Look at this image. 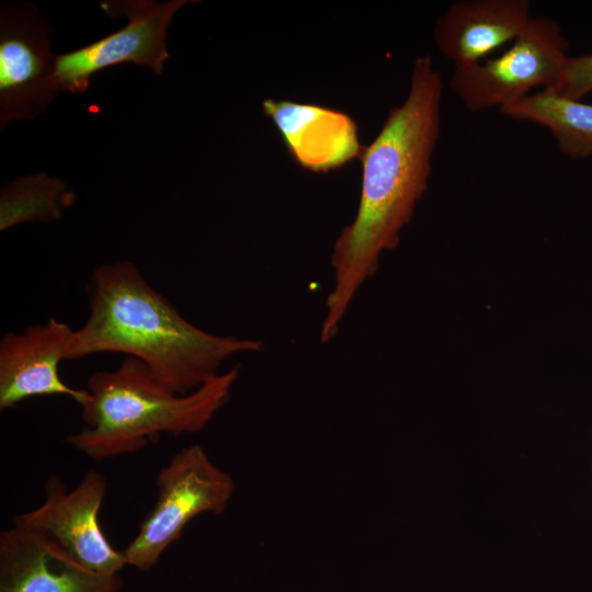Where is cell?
<instances>
[{
    "instance_id": "9",
    "label": "cell",
    "mask_w": 592,
    "mask_h": 592,
    "mask_svg": "<svg viewBox=\"0 0 592 592\" xmlns=\"http://www.w3.org/2000/svg\"><path fill=\"white\" fill-rule=\"evenodd\" d=\"M73 338L75 330L53 317L22 333L7 332L0 341V410L54 395L70 397L81 407L88 390L68 386L59 375V364L70 360Z\"/></svg>"
},
{
    "instance_id": "6",
    "label": "cell",
    "mask_w": 592,
    "mask_h": 592,
    "mask_svg": "<svg viewBox=\"0 0 592 592\" xmlns=\"http://www.w3.org/2000/svg\"><path fill=\"white\" fill-rule=\"evenodd\" d=\"M190 1L106 0L101 9L110 16L124 15L127 24L83 47L53 55L50 84L56 93H84L98 71L125 62L148 67L161 75L170 57L166 37L175 13Z\"/></svg>"
},
{
    "instance_id": "12",
    "label": "cell",
    "mask_w": 592,
    "mask_h": 592,
    "mask_svg": "<svg viewBox=\"0 0 592 592\" xmlns=\"http://www.w3.org/2000/svg\"><path fill=\"white\" fill-rule=\"evenodd\" d=\"M527 0H465L449 5L434 26L437 49L455 67L482 61L513 42L532 19Z\"/></svg>"
},
{
    "instance_id": "15",
    "label": "cell",
    "mask_w": 592,
    "mask_h": 592,
    "mask_svg": "<svg viewBox=\"0 0 592 592\" xmlns=\"http://www.w3.org/2000/svg\"><path fill=\"white\" fill-rule=\"evenodd\" d=\"M550 91L573 101L592 92V54L569 56L559 83Z\"/></svg>"
},
{
    "instance_id": "2",
    "label": "cell",
    "mask_w": 592,
    "mask_h": 592,
    "mask_svg": "<svg viewBox=\"0 0 592 592\" xmlns=\"http://www.w3.org/2000/svg\"><path fill=\"white\" fill-rule=\"evenodd\" d=\"M89 315L75 330L70 360L118 352L143 362L178 395L219 375L235 354L259 352L263 342L205 331L183 318L129 261L96 267L88 284Z\"/></svg>"
},
{
    "instance_id": "8",
    "label": "cell",
    "mask_w": 592,
    "mask_h": 592,
    "mask_svg": "<svg viewBox=\"0 0 592 592\" xmlns=\"http://www.w3.org/2000/svg\"><path fill=\"white\" fill-rule=\"evenodd\" d=\"M53 27L27 3L5 4L0 14V127L33 119L56 96L50 84Z\"/></svg>"
},
{
    "instance_id": "7",
    "label": "cell",
    "mask_w": 592,
    "mask_h": 592,
    "mask_svg": "<svg viewBox=\"0 0 592 592\" xmlns=\"http://www.w3.org/2000/svg\"><path fill=\"white\" fill-rule=\"evenodd\" d=\"M106 487L105 477L96 469H89L73 489L50 476L43 503L14 516L13 525L52 536L76 562L92 572L119 573L126 566L124 554L111 545L99 523Z\"/></svg>"
},
{
    "instance_id": "10",
    "label": "cell",
    "mask_w": 592,
    "mask_h": 592,
    "mask_svg": "<svg viewBox=\"0 0 592 592\" xmlns=\"http://www.w3.org/2000/svg\"><path fill=\"white\" fill-rule=\"evenodd\" d=\"M119 573L76 562L52 536L13 525L0 533V592H119Z\"/></svg>"
},
{
    "instance_id": "1",
    "label": "cell",
    "mask_w": 592,
    "mask_h": 592,
    "mask_svg": "<svg viewBox=\"0 0 592 592\" xmlns=\"http://www.w3.org/2000/svg\"><path fill=\"white\" fill-rule=\"evenodd\" d=\"M442 91V76L432 58L418 57L406 100L389 111L375 139L363 148L358 208L330 258L334 284L321 323L322 343L337 337L352 299L378 270L379 254L397 247L401 229L428 189L441 128Z\"/></svg>"
},
{
    "instance_id": "14",
    "label": "cell",
    "mask_w": 592,
    "mask_h": 592,
    "mask_svg": "<svg viewBox=\"0 0 592 592\" xmlns=\"http://www.w3.org/2000/svg\"><path fill=\"white\" fill-rule=\"evenodd\" d=\"M76 196L58 178L45 173L16 179L0 192V230L30 221L59 219Z\"/></svg>"
},
{
    "instance_id": "3",
    "label": "cell",
    "mask_w": 592,
    "mask_h": 592,
    "mask_svg": "<svg viewBox=\"0 0 592 592\" xmlns=\"http://www.w3.org/2000/svg\"><path fill=\"white\" fill-rule=\"evenodd\" d=\"M239 366L187 395L162 384L139 360L126 356L113 371H98L87 383L83 426L65 442L95 460L144 448L161 433L202 431L227 403Z\"/></svg>"
},
{
    "instance_id": "4",
    "label": "cell",
    "mask_w": 592,
    "mask_h": 592,
    "mask_svg": "<svg viewBox=\"0 0 592 592\" xmlns=\"http://www.w3.org/2000/svg\"><path fill=\"white\" fill-rule=\"evenodd\" d=\"M157 500L123 550L126 565L148 571L177 542L190 521L203 513L223 514L235 490L231 476L198 444L175 453L159 470Z\"/></svg>"
},
{
    "instance_id": "5",
    "label": "cell",
    "mask_w": 592,
    "mask_h": 592,
    "mask_svg": "<svg viewBox=\"0 0 592 592\" xmlns=\"http://www.w3.org/2000/svg\"><path fill=\"white\" fill-rule=\"evenodd\" d=\"M568 47L558 22L532 16L499 56L455 67L449 86L471 112L500 110L532 94L534 89H554L563 75Z\"/></svg>"
},
{
    "instance_id": "13",
    "label": "cell",
    "mask_w": 592,
    "mask_h": 592,
    "mask_svg": "<svg viewBox=\"0 0 592 592\" xmlns=\"http://www.w3.org/2000/svg\"><path fill=\"white\" fill-rule=\"evenodd\" d=\"M500 112L510 118L546 127L559 150L570 158L592 156L591 104L542 90L503 106Z\"/></svg>"
},
{
    "instance_id": "11",
    "label": "cell",
    "mask_w": 592,
    "mask_h": 592,
    "mask_svg": "<svg viewBox=\"0 0 592 592\" xmlns=\"http://www.w3.org/2000/svg\"><path fill=\"white\" fill-rule=\"evenodd\" d=\"M262 111L274 123L294 161L306 170L328 172L362 155L357 125L342 111L273 99L262 102Z\"/></svg>"
}]
</instances>
